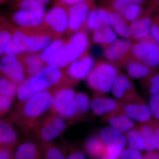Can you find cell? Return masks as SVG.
Here are the masks:
<instances>
[{
    "label": "cell",
    "mask_w": 159,
    "mask_h": 159,
    "mask_svg": "<svg viewBox=\"0 0 159 159\" xmlns=\"http://www.w3.org/2000/svg\"><path fill=\"white\" fill-rule=\"evenodd\" d=\"M54 93L50 91L39 93L23 103H18L11 118L27 132L46 113L50 112L54 103Z\"/></svg>",
    "instance_id": "obj_1"
},
{
    "label": "cell",
    "mask_w": 159,
    "mask_h": 159,
    "mask_svg": "<svg viewBox=\"0 0 159 159\" xmlns=\"http://www.w3.org/2000/svg\"><path fill=\"white\" fill-rule=\"evenodd\" d=\"M87 28L71 35L61 48L48 60L46 66L65 68L74 60L88 51L90 45Z\"/></svg>",
    "instance_id": "obj_2"
},
{
    "label": "cell",
    "mask_w": 159,
    "mask_h": 159,
    "mask_svg": "<svg viewBox=\"0 0 159 159\" xmlns=\"http://www.w3.org/2000/svg\"><path fill=\"white\" fill-rule=\"evenodd\" d=\"M119 68L110 63L99 61L87 78L89 87L96 93V96H100L108 93L112 88L118 75Z\"/></svg>",
    "instance_id": "obj_3"
},
{
    "label": "cell",
    "mask_w": 159,
    "mask_h": 159,
    "mask_svg": "<svg viewBox=\"0 0 159 159\" xmlns=\"http://www.w3.org/2000/svg\"><path fill=\"white\" fill-rule=\"evenodd\" d=\"M12 40L25 53H37L51 44L54 37L44 31H37L12 27Z\"/></svg>",
    "instance_id": "obj_4"
},
{
    "label": "cell",
    "mask_w": 159,
    "mask_h": 159,
    "mask_svg": "<svg viewBox=\"0 0 159 159\" xmlns=\"http://www.w3.org/2000/svg\"><path fill=\"white\" fill-rule=\"evenodd\" d=\"M67 128L65 119L57 115H50L34 124L27 133L34 134L40 144L53 142Z\"/></svg>",
    "instance_id": "obj_5"
},
{
    "label": "cell",
    "mask_w": 159,
    "mask_h": 159,
    "mask_svg": "<svg viewBox=\"0 0 159 159\" xmlns=\"http://www.w3.org/2000/svg\"><path fill=\"white\" fill-rule=\"evenodd\" d=\"M134 43L133 41L127 39H118L103 49V56L107 61L118 68L124 67L132 57V48Z\"/></svg>",
    "instance_id": "obj_6"
},
{
    "label": "cell",
    "mask_w": 159,
    "mask_h": 159,
    "mask_svg": "<svg viewBox=\"0 0 159 159\" xmlns=\"http://www.w3.org/2000/svg\"><path fill=\"white\" fill-rule=\"evenodd\" d=\"M132 55L144 64L159 69V44L154 40L134 42Z\"/></svg>",
    "instance_id": "obj_7"
},
{
    "label": "cell",
    "mask_w": 159,
    "mask_h": 159,
    "mask_svg": "<svg viewBox=\"0 0 159 159\" xmlns=\"http://www.w3.org/2000/svg\"><path fill=\"white\" fill-rule=\"evenodd\" d=\"M99 136L106 146L107 157L118 159L127 144L123 133L111 127H106L100 131Z\"/></svg>",
    "instance_id": "obj_8"
},
{
    "label": "cell",
    "mask_w": 159,
    "mask_h": 159,
    "mask_svg": "<svg viewBox=\"0 0 159 159\" xmlns=\"http://www.w3.org/2000/svg\"><path fill=\"white\" fill-rule=\"evenodd\" d=\"M0 72L2 76L18 86L28 77L20 56L4 55L0 59Z\"/></svg>",
    "instance_id": "obj_9"
},
{
    "label": "cell",
    "mask_w": 159,
    "mask_h": 159,
    "mask_svg": "<svg viewBox=\"0 0 159 159\" xmlns=\"http://www.w3.org/2000/svg\"><path fill=\"white\" fill-rule=\"evenodd\" d=\"M68 19V12L66 9L61 7H55L45 15L43 25L48 29L46 32L48 31L49 33L51 31L53 37L54 35L57 37L66 32Z\"/></svg>",
    "instance_id": "obj_10"
},
{
    "label": "cell",
    "mask_w": 159,
    "mask_h": 159,
    "mask_svg": "<svg viewBox=\"0 0 159 159\" xmlns=\"http://www.w3.org/2000/svg\"><path fill=\"white\" fill-rule=\"evenodd\" d=\"M157 7L151 6L144 9L142 15L129 23L132 40L134 42L145 40L150 35L151 27Z\"/></svg>",
    "instance_id": "obj_11"
},
{
    "label": "cell",
    "mask_w": 159,
    "mask_h": 159,
    "mask_svg": "<svg viewBox=\"0 0 159 159\" xmlns=\"http://www.w3.org/2000/svg\"><path fill=\"white\" fill-rule=\"evenodd\" d=\"M92 2H86L70 6L68 9V25L66 33L72 35L84 28L86 23Z\"/></svg>",
    "instance_id": "obj_12"
},
{
    "label": "cell",
    "mask_w": 159,
    "mask_h": 159,
    "mask_svg": "<svg viewBox=\"0 0 159 159\" xmlns=\"http://www.w3.org/2000/svg\"><path fill=\"white\" fill-rule=\"evenodd\" d=\"M118 111L125 114L132 120L143 123L152 121L153 117L149 105L142 98L133 102H119Z\"/></svg>",
    "instance_id": "obj_13"
},
{
    "label": "cell",
    "mask_w": 159,
    "mask_h": 159,
    "mask_svg": "<svg viewBox=\"0 0 159 159\" xmlns=\"http://www.w3.org/2000/svg\"><path fill=\"white\" fill-rule=\"evenodd\" d=\"M96 62L88 51L65 68L66 74L76 82L87 79Z\"/></svg>",
    "instance_id": "obj_14"
},
{
    "label": "cell",
    "mask_w": 159,
    "mask_h": 159,
    "mask_svg": "<svg viewBox=\"0 0 159 159\" xmlns=\"http://www.w3.org/2000/svg\"><path fill=\"white\" fill-rule=\"evenodd\" d=\"M111 91L114 97L123 102H133L142 98L138 93L130 77L120 73Z\"/></svg>",
    "instance_id": "obj_15"
},
{
    "label": "cell",
    "mask_w": 159,
    "mask_h": 159,
    "mask_svg": "<svg viewBox=\"0 0 159 159\" xmlns=\"http://www.w3.org/2000/svg\"><path fill=\"white\" fill-rule=\"evenodd\" d=\"M72 87H63L54 93V103L50 111V115H57L61 116L70 107L76 95Z\"/></svg>",
    "instance_id": "obj_16"
},
{
    "label": "cell",
    "mask_w": 159,
    "mask_h": 159,
    "mask_svg": "<svg viewBox=\"0 0 159 159\" xmlns=\"http://www.w3.org/2000/svg\"><path fill=\"white\" fill-rule=\"evenodd\" d=\"M109 26V11L107 8L99 6L90 9L87 20L88 31L93 32L100 28Z\"/></svg>",
    "instance_id": "obj_17"
},
{
    "label": "cell",
    "mask_w": 159,
    "mask_h": 159,
    "mask_svg": "<svg viewBox=\"0 0 159 159\" xmlns=\"http://www.w3.org/2000/svg\"><path fill=\"white\" fill-rule=\"evenodd\" d=\"M138 128L137 145L139 150L150 152L156 149L154 130L152 122L143 123Z\"/></svg>",
    "instance_id": "obj_18"
},
{
    "label": "cell",
    "mask_w": 159,
    "mask_h": 159,
    "mask_svg": "<svg viewBox=\"0 0 159 159\" xmlns=\"http://www.w3.org/2000/svg\"><path fill=\"white\" fill-rule=\"evenodd\" d=\"M44 17L33 12L21 9L14 13L12 20L20 29L34 30L43 25Z\"/></svg>",
    "instance_id": "obj_19"
},
{
    "label": "cell",
    "mask_w": 159,
    "mask_h": 159,
    "mask_svg": "<svg viewBox=\"0 0 159 159\" xmlns=\"http://www.w3.org/2000/svg\"><path fill=\"white\" fill-rule=\"evenodd\" d=\"M119 102L110 97L94 96L90 102V108L97 116L110 114L118 110Z\"/></svg>",
    "instance_id": "obj_20"
},
{
    "label": "cell",
    "mask_w": 159,
    "mask_h": 159,
    "mask_svg": "<svg viewBox=\"0 0 159 159\" xmlns=\"http://www.w3.org/2000/svg\"><path fill=\"white\" fill-rule=\"evenodd\" d=\"M13 153L15 159H43L40 144L31 141L18 144Z\"/></svg>",
    "instance_id": "obj_21"
},
{
    "label": "cell",
    "mask_w": 159,
    "mask_h": 159,
    "mask_svg": "<svg viewBox=\"0 0 159 159\" xmlns=\"http://www.w3.org/2000/svg\"><path fill=\"white\" fill-rule=\"evenodd\" d=\"M18 142L17 133L12 122L8 119H0V145L13 148Z\"/></svg>",
    "instance_id": "obj_22"
},
{
    "label": "cell",
    "mask_w": 159,
    "mask_h": 159,
    "mask_svg": "<svg viewBox=\"0 0 159 159\" xmlns=\"http://www.w3.org/2000/svg\"><path fill=\"white\" fill-rule=\"evenodd\" d=\"M107 8L109 11L111 27L116 34L122 38L132 40L129 23L119 12L115 11L110 6Z\"/></svg>",
    "instance_id": "obj_23"
},
{
    "label": "cell",
    "mask_w": 159,
    "mask_h": 159,
    "mask_svg": "<svg viewBox=\"0 0 159 159\" xmlns=\"http://www.w3.org/2000/svg\"><path fill=\"white\" fill-rule=\"evenodd\" d=\"M124 68L129 77L135 79H143L158 70L144 64L133 57L127 61Z\"/></svg>",
    "instance_id": "obj_24"
},
{
    "label": "cell",
    "mask_w": 159,
    "mask_h": 159,
    "mask_svg": "<svg viewBox=\"0 0 159 159\" xmlns=\"http://www.w3.org/2000/svg\"><path fill=\"white\" fill-rule=\"evenodd\" d=\"M105 119L111 127L122 133L128 132L135 127L132 119L118 111L107 114Z\"/></svg>",
    "instance_id": "obj_25"
},
{
    "label": "cell",
    "mask_w": 159,
    "mask_h": 159,
    "mask_svg": "<svg viewBox=\"0 0 159 159\" xmlns=\"http://www.w3.org/2000/svg\"><path fill=\"white\" fill-rule=\"evenodd\" d=\"M28 77L35 76L46 66L39 53H25L20 56Z\"/></svg>",
    "instance_id": "obj_26"
},
{
    "label": "cell",
    "mask_w": 159,
    "mask_h": 159,
    "mask_svg": "<svg viewBox=\"0 0 159 159\" xmlns=\"http://www.w3.org/2000/svg\"><path fill=\"white\" fill-rule=\"evenodd\" d=\"M84 148L86 152L92 158L107 157L106 146L99 136H92L87 139Z\"/></svg>",
    "instance_id": "obj_27"
},
{
    "label": "cell",
    "mask_w": 159,
    "mask_h": 159,
    "mask_svg": "<svg viewBox=\"0 0 159 159\" xmlns=\"http://www.w3.org/2000/svg\"><path fill=\"white\" fill-rule=\"evenodd\" d=\"M118 39V35L111 26L97 29L93 32L92 35L93 43L101 46L103 49Z\"/></svg>",
    "instance_id": "obj_28"
},
{
    "label": "cell",
    "mask_w": 159,
    "mask_h": 159,
    "mask_svg": "<svg viewBox=\"0 0 159 159\" xmlns=\"http://www.w3.org/2000/svg\"><path fill=\"white\" fill-rule=\"evenodd\" d=\"M12 26L0 20V56H3L7 46L12 40Z\"/></svg>",
    "instance_id": "obj_29"
},
{
    "label": "cell",
    "mask_w": 159,
    "mask_h": 159,
    "mask_svg": "<svg viewBox=\"0 0 159 159\" xmlns=\"http://www.w3.org/2000/svg\"><path fill=\"white\" fill-rule=\"evenodd\" d=\"M31 77H28L17 86L16 96L19 103H23L38 93L33 90L30 86Z\"/></svg>",
    "instance_id": "obj_30"
},
{
    "label": "cell",
    "mask_w": 159,
    "mask_h": 159,
    "mask_svg": "<svg viewBox=\"0 0 159 159\" xmlns=\"http://www.w3.org/2000/svg\"><path fill=\"white\" fill-rule=\"evenodd\" d=\"M75 117L87 112L90 107V101L85 93L80 92L76 93L74 98Z\"/></svg>",
    "instance_id": "obj_31"
},
{
    "label": "cell",
    "mask_w": 159,
    "mask_h": 159,
    "mask_svg": "<svg viewBox=\"0 0 159 159\" xmlns=\"http://www.w3.org/2000/svg\"><path fill=\"white\" fill-rule=\"evenodd\" d=\"M141 85L150 95L159 93V69L142 79Z\"/></svg>",
    "instance_id": "obj_32"
},
{
    "label": "cell",
    "mask_w": 159,
    "mask_h": 159,
    "mask_svg": "<svg viewBox=\"0 0 159 159\" xmlns=\"http://www.w3.org/2000/svg\"><path fill=\"white\" fill-rule=\"evenodd\" d=\"M30 86L33 90L38 93L44 91H51L50 83L42 71L35 76L31 77Z\"/></svg>",
    "instance_id": "obj_33"
},
{
    "label": "cell",
    "mask_w": 159,
    "mask_h": 159,
    "mask_svg": "<svg viewBox=\"0 0 159 159\" xmlns=\"http://www.w3.org/2000/svg\"><path fill=\"white\" fill-rule=\"evenodd\" d=\"M43 159H66L59 146L53 142L40 144Z\"/></svg>",
    "instance_id": "obj_34"
},
{
    "label": "cell",
    "mask_w": 159,
    "mask_h": 159,
    "mask_svg": "<svg viewBox=\"0 0 159 159\" xmlns=\"http://www.w3.org/2000/svg\"><path fill=\"white\" fill-rule=\"evenodd\" d=\"M66 41V39L64 38L56 39L52 41L45 49L42 51L39 55L43 62L47 65L48 60L61 48Z\"/></svg>",
    "instance_id": "obj_35"
},
{
    "label": "cell",
    "mask_w": 159,
    "mask_h": 159,
    "mask_svg": "<svg viewBox=\"0 0 159 159\" xmlns=\"http://www.w3.org/2000/svg\"><path fill=\"white\" fill-rule=\"evenodd\" d=\"M144 10L142 6L130 3L120 13L129 24L139 18L142 15Z\"/></svg>",
    "instance_id": "obj_36"
},
{
    "label": "cell",
    "mask_w": 159,
    "mask_h": 159,
    "mask_svg": "<svg viewBox=\"0 0 159 159\" xmlns=\"http://www.w3.org/2000/svg\"><path fill=\"white\" fill-rule=\"evenodd\" d=\"M17 85L2 75L0 79V96L14 99L16 95Z\"/></svg>",
    "instance_id": "obj_37"
},
{
    "label": "cell",
    "mask_w": 159,
    "mask_h": 159,
    "mask_svg": "<svg viewBox=\"0 0 159 159\" xmlns=\"http://www.w3.org/2000/svg\"><path fill=\"white\" fill-rule=\"evenodd\" d=\"M19 6L21 10L30 11L44 17L45 15L44 6L35 0H21Z\"/></svg>",
    "instance_id": "obj_38"
},
{
    "label": "cell",
    "mask_w": 159,
    "mask_h": 159,
    "mask_svg": "<svg viewBox=\"0 0 159 159\" xmlns=\"http://www.w3.org/2000/svg\"><path fill=\"white\" fill-rule=\"evenodd\" d=\"M58 146L66 159H88L85 154L70 144L64 142Z\"/></svg>",
    "instance_id": "obj_39"
},
{
    "label": "cell",
    "mask_w": 159,
    "mask_h": 159,
    "mask_svg": "<svg viewBox=\"0 0 159 159\" xmlns=\"http://www.w3.org/2000/svg\"><path fill=\"white\" fill-rule=\"evenodd\" d=\"M149 107L152 117L159 120V93L151 95Z\"/></svg>",
    "instance_id": "obj_40"
},
{
    "label": "cell",
    "mask_w": 159,
    "mask_h": 159,
    "mask_svg": "<svg viewBox=\"0 0 159 159\" xmlns=\"http://www.w3.org/2000/svg\"><path fill=\"white\" fill-rule=\"evenodd\" d=\"M150 34L154 40L159 44V8L157 9L154 15Z\"/></svg>",
    "instance_id": "obj_41"
},
{
    "label": "cell",
    "mask_w": 159,
    "mask_h": 159,
    "mask_svg": "<svg viewBox=\"0 0 159 159\" xmlns=\"http://www.w3.org/2000/svg\"><path fill=\"white\" fill-rule=\"evenodd\" d=\"M13 101V99L0 96V119L9 112Z\"/></svg>",
    "instance_id": "obj_42"
},
{
    "label": "cell",
    "mask_w": 159,
    "mask_h": 159,
    "mask_svg": "<svg viewBox=\"0 0 159 159\" xmlns=\"http://www.w3.org/2000/svg\"><path fill=\"white\" fill-rule=\"evenodd\" d=\"M139 134V128L133 129L127 132L126 139L129 148L139 150L137 145V139Z\"/></svg>",
    "instance_id": "obj_43"
},
{
    "label": "cell",
    "mask_w": 159,
    "mask_h": 159,
    "mask_svg": "<svg viewBox=\"0 0 159 159\" xmlns=\"http://www.w3.org/2000/svg\"><path fill=\"white\" fill-rule=\"evenodd\" d=\"M119 157L120 159H143L140 151L130 148L123 150Z\"/></svg>",
    "instance_id": "obj_44"
},
{
    "label": "cell",
    "mask_w": 159,
    "mask_h": 159,
    "mask_svg": "<svg viewBox=\"0 0 159 159\" xmlns=\"http://www.w3.org/2000/svg\"><path fill=\"white\" fill-rule=\"evenodd\" d=\"M24 54H25V52L12 40L6 48L4 55L20 56Z\"/></svg>",
    "instance_id": "obj_45"
},
{
    "label": "cell",
    "mask_w": 159,
    "mask_h": 159,
    "mask_svg": "<svg viewBox=\"0 0 159 159\" xmlns=\"http://www.w3.org/2000/svg\"><path fill=\"white\" fill-rule=\"evenodd\" d=\"M129 4H130L129 0H111L110 6L115 11L121 13L123 9Z\"/></svg>",
    "instance_id": "obj_46"
},
{
    "label": "cell",
    "mask_w": 159,
    "mask_h": 159,
    "mask_svg": "<svg viewBox=\"0 0 159 159\" xmlns=\"http://www.w3.org/2000/svg\"><path fill=\"white\" fill-rule=\"evenodd\" d=\"M0 159H15L13 148L0 145Z\"/></svg>",
    "instance_id": "obj_47"
},
{
    "label": "cell",
    "mask_w": 159,
    "mask_h": 159,
    "mask_svg": "<svg viewBox=\"0 0 159 159\" xmlns=\"http://www.w3.org/2000/svg\"><path fill=\"white\" fill-rule=\"evenodd\" d=\"M155 136L156 148L159 151V120H155L152 121Z\"/></svg>",
    "instance_id": "obj_48"
},
{
    "label": "cell",
    "mask_w": 159,
    "mask_h": 159,
    "mask_svg": "<svg viewBox=\"0 0 159 159\" xmlns=\"http://www.w3.org/2000/svg\"><path fill=\"white\" fill-rule=\"evenodd\" d=\"M61 1L64 5L71 6L86 2H92V0H61Z\"/></svg>",
    "instance_id": "obj_49"
},
{
    "label": "cell",
    "mask_w": 159,
    "mask_h": 159,
    "mask_svg": "<svg viewBox=\"0 0 159 159\" xmlns=\"http://www.w3.org/2000/svg\"><path fill=\"white\" fill-rule=\"evenodd\" d=\"M143 159H159V152L154 151L146 152L143 156Z\"/></svg>",
    "instance_id": "obj_50"
},
{
    "label": "cell",
    "mask_w": 159,
    "mask_h": 159,
    "mask_svg": "<svg viewBox=\"0 0 159 159\" xmlns=\"http://www.w3.org/2000/svg\"><path fill=\"white\" fill-rule=\"evenodd\" d=\"M129 1L131 4H138L142 6L146 3L145 0H129Z\"/></svg>",
    "instance_id": "obj_51"
},
{
    "label": "cell",
    "mask_w": 159,
    "mask_h": 159,
    "mask_svg": "<svg viewBox=\"0 0 159 159\" xmlns=\"http://www.w3.org/2000/svg\"><path fill=\"white\" fill-rule=\"evenodd\" d=\"M151 5L159 8V0H150Z\"/></svg>",
    "instance_id": "obj_52"
},
{
    "label": "cell",
    "mask_w": 159,
    "mask_h": 159,
    "mask_svg": "<svg viewBox=\"0 0 159 159\" xmlns=\"http://www.w3.org/2000/svg\"><path fill=\"white\" fill-rule=\"evenodd\" d=\"M35 1H37V2H39L44 5V4H48V3L50 2V0H35Z\"/></svg>",
    "instance_id": "obj_53"
},
{
    "label": "cell",
    "mask_w": 159,
    "mask_h": 159,
    "mask_svg": "<svg viewBox=\"0 0 159 159\" xmlns=\"http://www.w3.org/2000/svg\"><path fill=\"white\" fill-rule=\"evenodd\" d=\"M98 159H112L108 157H103L100 158Z\"/></svg>",
    "instance_id": "obj_54"
},
{
    "label": "cell",
    "mask_w": 159,
    "mask_h": 159,
    "mask_svg": "<svg viewBox=\"0 0 159 159\" xmlns=\"http://www.w3.org/2000/svg\"><path fill=\"white\" fill-rule=\"evenodd\" d=\"M2 74H1V72H0V79H1V77H2Z\"/></svg>",
    "instance_id": "obj_55"
},
{
    "label": "cell",
    "mask_w": 159,
    "mask_h": 159,
    "mask_svg": "<svg viewBox=\"0 0 159 159\" xmlns=\"http://www.w3.org/2000/svg\"><path fill=\"white\" fill-rule=\"evenodd\" d=\"M2 0H0V2H2Z\"/></svg>",
    "instance_id": "obj_56"
}]
</instances>
